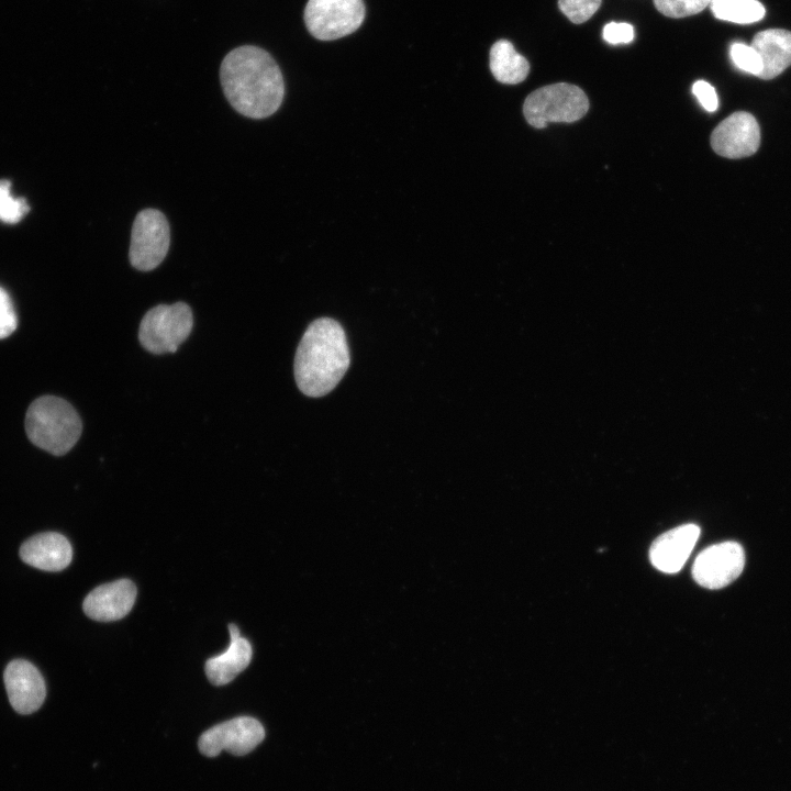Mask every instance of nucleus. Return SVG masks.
<instances>
[{
    "label": "nucleus",
    "instance_id": "nucleus-1",
    "mask_svg": "<svg viewBox=\"0 0 791 791\" xmlns=\"http://www.w3.org/2000/svg\"><path fill=\"white\" fill-rule=\"evenodd\" d=\"M220 79L231 105L250 119L274 114L285 96L279 66L257 46L246 45L231 51L221 64Z\"/></svg>",
    "mask_w": 791,
    "mask_h": 791
},
{
    "label": "nucleus",
    "instance_id": "nucleus-2",
    "mask_svg": "<svg viewBox=\"0 0 791 791\" xmlns=\"http://www.w3.org/2000/svg\"><path fill=\"white\" fill-rule=\"evenodd\" d=\"M349 348L341 324L330 317L312 322L304 332L294 358V378L309 397L331 392L349 367Z\"/></svg>",
    "mask_w": 791,
    "mask_h": 791
},
{
    "label": "nucleus",
    "instance_id": "nucleus-3",
    "mask_svg": "<svg viewBox=\"0 0 791 791\" xmlns=\"http://www.w3.org/2000/svg\"><path fill=\"white\" fill-rule=\"evenodd\" d=\"M81 430L76 410L64 399L54 396L36 399L25 415V431L30 441L56 456L74 447Z\"/></svg>",
    "mask_w": 791,
    "mask_h": 791
},
{
    "label": "nucleus",
    "instance_id": "nucleus-4",
    "mask_svg": "<svg viewBox=\"0 0 791 791\" xmlns=\"http://www.w3.org/2000/svg\"><path fill=\"white\" fill-rule=\"evenodd\" d=\"M589 109V100L579 87L566 82L542 87L527 96L523 105L526 121L536 129L549 122H575Z\"/></svg>",
    "mask_w": 791,
    "mask_h": 791
},
{
    "label": "nucleus",
    "instance_id": "nucleus-5",
    "mask_svg": "<svg viewBox=\"0 0 791 791\" xmlns=\"http://www.w3.org/2000/svg\"><path fill=\"white\" fill-rule=\"evenodd\" d=\"M192 325V312L188 304H159L142 319L138 338L142 346L153 354L175 353L191 333Z\"/></svg>",
    "mask_w": 791,
    "mask_h": 791
},
{
    "label": "nucleus",
    "instance_id": "nucleus-6",
    "mask_svg": "<svg viewBox=\"0 0 791 791\" xmlns=\"http://www.w3.org/2000/svg\"><path fill=\"white\" fill-rule=\"evenodd\" d=\"M364 18L363 0H309L304 10L308 31L321 41L337 40L355 32Z\"/></svg>",
    "mask_w": 791,
    "mask_h": 791
},
{
    "label": "nucleus",
    "instance_id": "nucleus-7",
    "mask_svg": "<svg viewBox=\"0 0 791 791\" xmlns=\"http://www.w3.org/2000/svg\"><path fill=\"white\" fill-rule=\"evenodd\" d=\"M169 243V224L164 213L156 209L140 211L131 233V265L141 271L155 269L165 259Z\"/></svg>",
    "mask_w": 791,
    "mask_h": 791
},
{
    "label": "nucleus",
    "instance_id": "nucleus-8",
    "mask_svg": "<svg viewBox=\"0 0 791 791\" xmlns=\"http://www.w3.org/2000/svg\"><path fill=\"white\" fill-rule=\"evenodd\" d=\"M265 737L259 721L238 716L207 729L199 738L198 747L207 757H215L225 750L235 756L250 753Z\"/></svg>",
    "mask_w": 791,
    "mask_h": 791
},
{
    "label": "nucleus",
    "instance_id": "nucleus-9",
    "mask_svg": "<svg viewBox=\"0 0 791 791\" xmlns=\"http://www.w3.org/2000/svg\"><path fill=\"white\" fill-rule=\"evenodd\" d=\"M745 552L736 542H723L702 550L692 566L697 583L708 589H721L733 582L743 571Z\"/></svg>",
    "mask_w": 791,
    "mask_h": 791
},
{
    "label": "nucleus",
    "instance_id": "nucleus-10",
    "mask_svg": "<svg viewBox=\"0 0 791 791\" xmlns=\"http://www.w3.org/2000/svg\"><path fill=\"white\" fill-rule=\"evenodd\" d=\"M759 143V125L747 112L731 114L711 134V146L714 152L727 158L750 156L757 152Z\"/></svg>",
    "mask_w": 791,
    "mask_h": 791
},
{
    "label": "nucleus",
    "instance_id": "nucleus-11",
    "mask_svg": "<svg viewBox=\"0 0 791 791\" xmlns=\"http://www.w3.org/2000/svg\"><path fill=\"white\" fill-rule=\"evenodd\" d=\"M3 680L9 701L18 713H33L44 702L45 682L38 669L30 661L12 660L4 670Z\"/></svg>",
    "mask_w": 791,
    "mask_h": 791
},
{
    "label": "nucleus",
    "instance_id": "nucleus-12",
    "mask_svg": "<svg viewBox=\"0 0 791 791\" xmlns=\"http://www.w3.org/2000/svg\"><path fill=\"white\" fill-rule=\"evenodd\" d=\"M136 594V587L131 580L120 579L93 589L86 597L82 609L94 621H116L129 614Z\"/></svg>",
    "mask_w": 791,
    "mask_h": 791
},
{
    "label": "nucleus",
    "instance_id": "nucleus-13",
    "mask_svg": "<svg viewBox=\"0 0 791 791\" xmlns=\"http://www.w3.org/2000/svg\"><path fill=\"white\" fill-rule=\"evenodd\" d=\"M700 536V527L684 524L658 536L649 549L653 566L666 573L678 572L689 558Z\"/></svg>",
    "mask_w": 791,
    "mask_h": 791
},
{
    "label": "nucleus",
    "instance_id": "nucleus-14",
    "mask_svg": "<svg viewBox=\"0 0 791 791\" xmlns=\"http://www.w3.org/2000/svg\"><path fill=\"white\" fill-rule=\"evenodd\" d=\"M20 557L37 569L60 571L70 564L73 548L64 535L46 532L25 541L20 548Z\"/></svg>",
    "mask_w": 791,
    "mask_h": 791
},
{
    "label": "nucleus",
    "instance_id": "nucleus-15",
    "mask_svg": "<svg viewBox=\"0 0 791 791\" xmlns=\"http://www.w3.org/2000/svg\"><path fill=\"white\" fill-rule=\"evenodd\" d=\"M231 642L226 650L205 661V675L214 686H224L231 682L249 665L253 649L249 642L239 635L234 624H229Z\"/></svg>",
    "mask_w": 791,
    "mask_h": 791
},
{
    "label": "nucleus",
    "instance_id": "nucleus-16",
    "mask_svg": "<svg viewBox=\"0 0 791 791\" xmlns=\"http://www.w3.org/2000/svg\"><path fill=\"white\" fill-rule=\"evenodd\" d=\"M750 45L758 53L762 69L758 77L771 79L791 65V32L770 29L757 33Z\"/></svg>",
    "mask_w": 791,
    "mask_h": 791
},
{
    "label": "nucleus",
    "instance_id": "nucleus-17",
    "mask_svg": "<svg viewBox=\"0 0 791 791\" xmlns=\"http://www.w3.org/2000/svg\"><path fill=\"white\" fill-rule=\"evenodd\" d=\"M490 69L498 81L516 85L527 77L530 64L515 51L511 42L499 40L490 49Z\"/></svg>",
    "mask_w": 791,
    "mask_h": 791
},
{
    "label": "nucleus",
    "instance_id": "nucleus-18",
    "mask_svg": "<svg viewBox=\"0 0 791 791\" xmlns=\"http://www.w3.org/2000/svg\"><path fill=\"white\" fill-rule=\"evenodd\" d=\"M710 5L715 18L738 24L758 22L766 14L758 0H711Z\"/></svg>",
    "mask_w": 791,
    "mask_h": 791
},
{
    "label": "nucleus",
    "instance_id": "nucleus-19",
    "mask_svg": "<svg viewBox=\"0 0 791 791\" xmlns=\"http://www.w3.org/2000/svg\"><path fill=\"white\" fill-rule=\"evenodd\" d=\"M10 188L8 180H0V221L13 224L27 213L29 205L24 199L13 198Z\"/></svg>",
    "mask_w": 791,
    "mask_h": 791
},
{
    "label": "nucleus",
    "instance_id": "nucleus-20",
    "mask_svg": "<svg viewBox=\"0 0 791 791\" xmlns=\"http://www.w3.org/2000/svg\"><path fill=\"white\" fill-rule=\"evenodd\" d=\"M711 0H654L656 9L669 18H684L705 9Z\"/></svg>",
    "mask_w": 791,
    "mask_h": 791
},
{
    "label": "nucleus",
    "instance_id": "nucleus-21",
    "mask_svg": "<svg viewBox=\"0 0 791 791\" xmlns=\"http://www.w3.org/2000/svg\"><path fill=\"white\" fill-rule=\"evenodd\" d=\"M733 63L739 69L755 76H759L762 69V63L751 45L744 43H734L729 51Z\"/></svg>",
    "mask_w": 791,
    "mask_h": 791
},
{
    "label": "nucleus",
    "instance_id": "nucleus-22",
    "mask_svg": "<svg viewBox=\"0 0 791 791\" xmlns=\"http://www.w3.org/2000/svg\"><path fill=\"white\" fill-rule=\"evenodd\" d=\"M602 0H558L560 11L576 24L589 20L600 8Z\"/></svg>",
    "mask_w": 791,
    "mask_h": 791
},
{
    "label": "nucleus",
    "instance_id": "nucleus-23",
    "mask_svg": "<svg viewBox=\"0 0 791 791\" xmlns=\"http://www.w3.org/2000/svg\"><path fill=\"white\" fill-rule=\"evenodd\" d=\"M18 326V317L9 294L0 287V338L11 335Z\"/></svg>",
    "mask_w": 791,
    "mask_h": 791
},
{
    "label": "nucleus",
    "instance_id": "nucleus-24",
    "mask_svg": "<svg viewBox=\"0 0 791 791\" xmlns=\"http://www.w3.org/2000/svg\"><path fill=\"white\" fill-rule=\"evenodd\" d=\"M603 38L610 44H626L634 40V27L628 23L610 22L603 29Z\"/></svg>",
    "mask_w": 791,
    "mask_h": 791
},
{
    "label": "nucleus",
    "instance_id": "nucleus-25",
    "mask_svg": "<svg viewBox=\"0 0 791 791\" xmlns=\"http://www.w3.org/2000/svg\"><path fill=\"white\" fill-rule=\"evenodd\" d=\"M692 92L709 112H714L718 107V99L715 89L704 80H698L692 87Z\"/></svg>",
    "mask_w": 791,
    "mask_h": 791
}]
</instances>
